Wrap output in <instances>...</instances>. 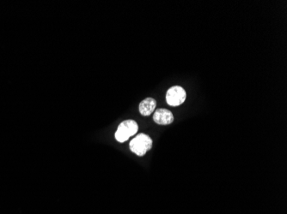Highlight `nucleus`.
Here are the masks:
<instances>
[{"label":"nucleus","mask_w":287,"mask_h":214,"mask_svg":"<svg viewBox=\"0 0 287 214\" xmlns=\"http://www.w3.org/2000/svg\"><path fill=\"white\" fill-rule=\"evenodd\" d=\"M138 124L135 122L134 120H126L123 121L115 132V139L117 142L122 143L128 140L131 136H133L134 134L138 133Z\"/></svg>","instance_id":"f03ea898"},{"label":"nucleus","mask_w":287,"mask_h":214,"mask_svg":"<svg viewBox=\"0 0 287 214\" xmlns=\"http://www.w3.org/2000/svg\"><path fill=\"white\" fill-rule=\"evenodd\" d=\"M153 120L159 125H169L174 122V116L171 110L160 108L154 112Z\"/></svg>","instance_id":"20e7f679"},{"label":"nucleus","mask_w":287,"mask_h":214,"mask_svg":"<svg viewBox=\"0 0 287 214\" xmlns=\"http://www.w3.org/2000/svg\"><path fill=\"white\" fill-rule=\"evenodd\" d=\"M129 146L133 154L142 157L153 148V140L147 134H139L130 142Z\"/></svg>","instance_id":"f257e3e1"},{"label":"nucleus","mask_w":287,"mask_h":214,"mask_svg":"<svg viewBox=\"0 0 287 214\" xmlns=\"http://www.w3.org/2000/svg\"><path fill=\"white\" fill-rule=\"evenodd\" d=\"M156 106H157V102L153 98H145L140 102L138 110L141 115L143 116H150L152 113L154 112Z\"/></svg>","instance_id":"39448f33"},{"label":"nucleus","mask_w":287,"mask_h":214,"mask_svg":"<svg viewBox=\"0 0 287 214\" xmlns=\"http://www.w3.org/2000/svg\"><path fill=\"white\" fill-rule=\"evenodd\" d=\"M187 98V94L183 88L174 86L168 90L166 94V102L171 106H179L183 104Z\"/></svg>","instance_id":"7ed1b4c3"}]
</instances>
